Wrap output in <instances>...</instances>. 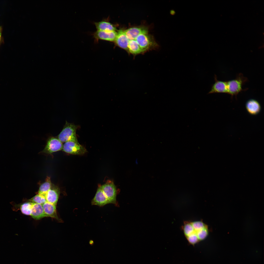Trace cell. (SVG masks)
<instances>
[{
	"mask_svg": "<svg viewBox=\"0 0 264 264\" xmlns=\"http://www.w3.org/2000/svg\"><path fill=\"white\" fill-rule=\"evenodd\" d=\"M60 194L59 187L52 184L51 187L45 196L46 202L56 206Z\"/></svg>",
	"mask_w": 264,
	"mask_h": 264,
	"instance_id": "cell-8",
	"label": "cell"
},
{
	"mask_svg": "<svg viewBox=\"0 0 264 264\" xmlns=\"http://www.w3.org/2000/svg\"><path fill=\"white\" fill-rule=\"evenodd\" d=\"M63 151L71 154L76 155L83 154L87 152L86 148L78 142L69 141L63 144Z\"/></svg>",
	"mask_w": 264,
	"mask_h": 264,
	"instance_id": "cell-4",
	"label": "cell"
},
{
	"mask_svg": "<svg viewBox=\"0 0 264 264\" xmlns=\"http://www.w3.org/2000/svg\"><path fill=\"white\" fill-rule=\"evenodd\" d=\"M94 24L97 30L112 31H116V30L115 26L107 20L95 22Z\"/></svg>",
	"mask_w": 264,
	"mask_h": 264,
	"instance_id": "cell-17",
	"label": "cell"
},
{
	"mask_svg": "<svg viewBox=\"0 0 264 264\" xmlns=\"http://www.w3.org/2000/svg\"><path fill=\"white\" fill-rule=\"evenodd\" d=\"M215 82L211 87V89L208 94L216 93H227L226 81H223L218 80L217 76H214Z\"/></svg>",
	"mask_w": 264,
	"mask_h": 264,
	"instance_id": "cell-14",
	"label": "cell"
},
{
	"mask_svg": "<svg viewBox=\"0 0 264 264\" xmlns=\"http://www.w3.org/2000/svg\"><path fill=\"white\" fill-rule=\"evenodd\" d=\"M128 51L136 55L144 53L135 40H130L128 46Z\"/></svg>",
	"mask_w": 264,
	"mask_h": 264,
	"instance_id": "cell-19",
	"label": "cell"
},
{
	"mask_svg": "<svg viewBox=\"0 0 264 264\" xmlns=\"http://www.w3.org/2000/svg\"><path fill=\"white\" fill-rule=\"evenodd\" d=\"M1 44H2V43H0V45H1Z\"/></svg>",
	"mask_w": 264,
	"mask_h": 264,
	"instance_id": "cell-24",
	"label": "cell"
},
{
	"mask_svg": "<svg viewBox=\"0 0 264 264\" xmlns=\"http://www.w3.org/2000/svg\"><path fill=\"white\" fill-rule=\"evenodd\" d=\"M109 203L108 200L103 191L101 186H100L91 201V204L101 207Z\"/></svg>",
	"mask_w": 264,
	"mask_h": 264,
	"instance_id": "cell-11",
	"label": "cell"
},
{
	"mask_svg": "<svg viewBox=\"0 0 264 264\" xmlns=\"http://www.w3.org/2000/svg\"><path fill=\"white\" fill-rule=\"evenodd\" d=\"M117 33L116 31H106L97 30L94 34V38L96 40H101L110 42L114 41L117 37Z\"/></svg>",
	"mask_w": 264,
	"mask_h": 264,
	"instance_id": "cell-9",
	"label": "cell"
},
{
	"mask_svg": "<svg viewBox=\"0 0 264 264\" xmlns=\"http://www.w3.org/2000/svg\"><path fill=\"white\" fill-rule=\"evenodd\" d=\"M42 205L46 217H51L59 221H61L57 215L56 206L46 201Z\"/></svg>",
	"mask_w": 264,
	"mask_h": 264,
	"instance_id": "cell-15",
	"label": "cell"
},
{
	"mask_svg": "<svg viewBox=\"0 0 264 264\" xmlns=\"http://www.w3.org/2000/svg\"><path fill=\"white\" fill-rule=\"evenodd\" d=\"M117 33L114 42L119 47L128 51V46L129 40L124 33L123 30H120Z\"/></svg>",
	"mask_w": 264,
	"mask_h": 264,
	"instance_id": "cell-13",
	"label": "cell"
},
{
	"mask_svg": "<svg viewBox=\"0 0 264 264\" xmlns=\"http://www.w3.org/2000/svg\"><path fill=\"white\" fill-rule=\"evenodd\" d=\"M2 27L0 26V43H2L3 42V41L2 38Z\"/></svg>",
	"mask_w": 264,
	"mask_h": 264,
	"instance_id": "cell-22",
	"label": "cell"
},
{
	"mask_svg": "<svg viewBox=\"0 0 264 264\" xmlns=\"http://www.w3.org/2000/svg\"><path fill=\"white\" fill-rule=\"evenodd\" d=\"M63 144L57 137H51L48 139L43 153L51 154L62 150Z\"/></svg>",
	"mask_w": 264,
	"mask_h": 264,
	"instance_id": "cell-6",
	"label": "cell"
},
{
	"mask_svg": "<svg viewBox=\"0 0 264 264\" xmlns=\"http://www.w3.org/2000/svg\"><path fill=\"white\" fill-rule=\"evenodd\" d=\"M248 81L246 77L240 73L235 79L226 81L227 93L231 97L236 96L240 92L245 90L242 89V86Z\"/></svg>",
	"mask_w": 264,
	"mask_h": 264,
	"instance_id": "cell-2",
	"label": "cell"
},
{
	"mask_svg": "<svg viewBox=\"0 0 264 264\" xmlns=\"http://www.w3.org/2000/svg\"><path fill=\"white\" fill-rule=\"evenodd\" d=\"M31 216L36 220L46 217L42 205L34 203Z\"/></svg>",
	"mask_w": 264,
	"mask_h": 264,
	"instance_id": "cell-18",
	"label": "cell"
},
{
	"mask_svg": "<svg viewBox=\"0 0 264 264\" xmlns=\"http://www.w3.org/2000/svg\"><path fill=\"white\" fill-rule=\"evenodd\" d=\"M135 40L144 52L154 47L155 43L148 33L141 34Z\"/></svg>",
	"mask_w": 264,
	"mask_h": 264,
	"instance_id": "cell-7",
	"label": "cell"
},
{
	"mask_svg": "<svg viewBox=\"0 0 264 264\" xmlns=\"http://www.w3.org/2000/svg\"><path fill=\"white\" fill-rule=\"evenodd\" d=\"M245 106L247 112L251 115L258 114L261 110V106L259 102L253 99L248 100L246 103Z\"/></svg>",
	"mask_w": 264,
	"mask_h": 264,
	"instance_id": "cell-12",
	"label": "cell"
},
{
	"mask_svg": "<svg viewBox=\"0 0 264 264\" xmlns=\"http://www.w3.org/2000/svg\"><path fill=\"white\" fill-rule=\"evenodd\" d=\"M181 227L188 242L193 246L205 240L209 232L208 226L201 220L184 221Z\"/></svg>",
	"mask_w": 264,
	"mask_h": 264,
	"instance_id": "cell-1",
	"label": "cell"
},
{
	"mask_svg": "<svg viewBox=\"0 0 264 264\" xmlns=\"http://www.w3.org/2000/svg\"><path fill=\"white\" fill-rule=\"evenodd\" d=\"M175 13V12L174 10H172L170 11V14L172 15H174Z\"/></svg>",
	"mask_w": 264,
	"mask_h": 264,
	"instance_id": "cell-23",
	"label": "cell"
},
{
	"mask_svg": "<svg viewBox=\"0 0 264 264\" xmlns=\"http://www.w3.org/2000/svg\"><path fill=\"white\" fill-rule=\"evenodd\" d=\"M33 204L34 203L27 200L22 203L15 204L13 205L14 210H20L23 214L31 216Z\"/></svg>",
	"mask_w": 264,
	"mask_h": 264,
	"instance_id": "cell-16",
	"label": "cell"
},
{
	"mask_svg": "<svg viewBox=\"0 0 264 264\" xmlns=\"http://www.w3.org/2000/svg\"><path fill=\"white\" fill-rule=\"evenodd\" d=\"M52 184L50 177L47 176L45 181L40 186L38 194L45 197L47 192L51 187Z\"/></svg>",
	"mask_w": 264,
	"mask_h": 264,
	"instance_id": "cell-20",
	"label": "cell"
},
{
	"mask_svg": "<svg viewBox=\"0 0 264 264\" xmlns=\"http://www.w3.org/2000/svg\"><path fill=\"white\" fill-rule=\"evenodd\" d=\"M124 33L129 40H135L140 34L148 33L147 27H134L123 30Z\"/></svg>",
	"mask_w": 264,
	"mask_h": 264,
	"instance_id": "cell-10",
	"label": "cell"
},
{
	"mask_svg": "<svg viewBox=\"0 0 264 264\" xmlns=\"http://www.w3.org/2000/svg\"><path fill=\"white\" fill-rule=\"evenodd\" d=\"M77 127V126L74 124L66 121L62 130L57 137L62 143L69 141L78 142L76 134Z\"/></svg>",
	"mask_w": 264,
	"mask_h": 264,
	"instance_id": "cell-3",
	"label": "cell"
},
{
	"mask_svg": "<svg viewBox=\"0 0 264 264\" xmlns=\"http://www.w3.org/2000/svg\"><path fill=\"white\" fill-rule=\"evenodd\" d=\"M101 187L108 200L109 203L117 205L116 199L117 190L113 183L110 181L101 186Z\"/></svg>",
	"mask_w": 264,
	"mask_h": 264,
	"instance_id": "cell-5",
	"label": "cell"
},
{
	"mask_svg": "<svg viewBox=\"0 0 264 264\" xmlns=\"http://www.w3.org/2000/svg\"><path fill=\"white\" fill-rule=\"evenodd\" d=\"M27 200L42 205L46 201L44 196L38 194Z\"/></svg>",
	"mask_w": 264,
	"mask_h": 264,
	"instance_id": "cell-21",
	"label": "cell"
}]
</instances>
